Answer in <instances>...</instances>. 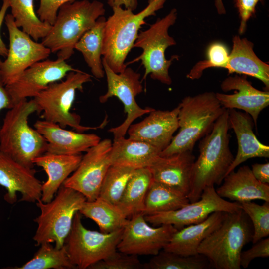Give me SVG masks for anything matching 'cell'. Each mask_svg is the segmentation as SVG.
<instances>
[{
	"instance_id": "cell-2",
	"label": "cell",
	"mask_w": 269,
	"mask_h": 269,
	"mask_svg": "<svg viewBox=\"0 0 269 269\" xmlns=\"http://www.w3.org/2000/svg\"><path fill=\"white\" fill-rule=\"evenodd\" d=\"M37 112L33 99L22 100L9 109L0 128V151L29 168L47 148L44 137L28 124L29 117Z\"/></svg>"
},
{
	"instance_id": "cell-26",
	"label": "cell",
	"mask_w": 269,
	"mask_h": 269,
	"mask_svg": "<svg viewBox=\"0 0 269 269\" xmlns=\"http://www.w3.org/2000/svg\"><path fill=\"white\" fill-rule=\"evenodd\" d=\"M232 41V49L224 68L229 74L235 73L254 77L260 80L268 90L269 65L256 55L253 43L238 35L233 38Z\"/></svg>"
},
{
	"instance_id": "cell-32",
	"label": "cell",
	"mask_w": 269,
	"mask_h": 269,
	"mask_svg": "<svg viewBox=\"0 0 269 269\" xmlns=\"http://www.w3.org/2000/svg\"><path fill=\"white\" fill-rule=\"evenodd\" d=\"M34 0H10V7L16 25L37 41L50 32L52 25L40 19L34 11Z\"/></svg>"
},
{
	"instance_id": "cell-23",
	"label": "cell",
	"mask_w": 269,
	"mask_h": 269,
	"mask_svg": "<svg viewBox=\"0 0 269 269\" xmlns=\"http://www.w3.org/2000/svg\"><path fill=\"white\" fill-rule=\"evenodd\" d=\"M229 110V127L233 130L237 140L238 151L227 174L247 160L254 157H269V146L261 142L253 131L250 116L234 109Z\"/></svg>"
},
{
	"instance_id": "cell-15",
	"label": "cell",
	"mask_w": 269,
	"mask_h": 269,
	"mask_svg": "<svg viewBox=\"0 0 269 269\" xmlns=\"http://www.w3.org/2000/svg\"><path fill=\"white\" fill-rule=\"evenodd\" d=\"M241 209L237 202H231L218 195L214 186L206 187L199 200L175 210L144 216L146 221L154 226L173 225L178 230L199 223L215 212L232 213Z\"/></svg>"
},
{
	"instance_id": "cell-3",
	"label": "cell",
	"mask_w": 269,
	"mask_h": 269,
	"mask_svg": "<svg viewBox=\"0 0 269 269\" xmlns=\"http://www.w3.org/2000/svg\"><path fill=\"white\" fill-rule=\"evenodd\" d=\"M166 0H149L148 4L137 13L121 6L112 7L113 14L106 19L102 55L110 68L119 73L127 67L125 60L133 48L146 18L155 15Z\"/></svg>"
},
{
	"instance_id": "cell-6",
	"label": "cell",
	"mask_w": 269,
	"mask_h": 269,
	"mask_svg": "<svg viewBox=\"0 0 269 269\" xmlns=\"http://www.w3.org/2000/svg\"><path fill=\"white\" fill-rule=\"evenodd\" d=\"M250 221L242 209L227 213L221 225L201 243L198 253L216 269H240L242 249L252 239Z\"/></svg>"
},
{
	"instance_id": "cell-14",
	"label": "cell",
	"mask_w": 269,
	"mask_h": 269,
	"mask_svg": "<svg viewBox=\"0 0 269 269\" xmlns=\"http://www.w3.org/2000/svg\"><path fill=\"white\" fill-rule=\"evenodd\" d=\"M112 142L104 139L90 148L82 156L77 169L63 185L78 191L87 201L96 199L107 173L111 165L110 154Z\"/></svg>"
},
{
	"instance_id": "cell-46",
	"label": "cell",
	"mask_w": 269,
	"mask_h": 269,
	"mask_svg": "<svg viewBox=\"0 0 269 269\" xmlns=\"http://www.w3.org/2000/svg\"><path fill=\"white\" fill-rule=\"evenodd\" d=\"M215 5L217 11L219 14H224L226 13V10L222 0H215Z\"/></svg>"
},
{
	"instance_id": "cell-35",
	"label": "cell",
	"mask_w": 269,
	"mask_h": 269,
	"mask_svg": "<svg viewBox=\"0 0 269 269\" xmlns=\"http://www.w3.org/2000/svg\"><path fill=\"white\" fill-rule=\"evenodd\" d=\"M134 170L126 166L111 165L104 179L98 197L117 205Z\"/></svg>"
},
{
	"instance_id": "cell-19",
	"label": "cell",
	"mask_w": 269,
	"mask_h": 269,
	"mask_svg": "<svg viewBox=\"0 0 269 269\" xmlns=\"http://www.w3.org/2000/svg\"><path fill=\"white\" fill-rule=\"evenodd\" d=\"M179 109L178 105L170 111L154 109L142 121L130 126L129 137L147 142L162 151L169 145L179 128Z\"/></svg>"
},
{
	"instance_id": "cell-16",
	"label": "cell",
	"mask_w": 269,
	"mask_h": 269,
	"mask_svg": "<svg viewBox=\"0 0 269 269\" xmlns=\"http://www.w3.org/2000/svg\"><path fill=\"white\" fill-rule=\"evenodd\" d=\"M79 70L60 58L42 60L26 69L6 87L14 105L22 100L34 98L49 84L61 81L71 71Z\"/></svg>"
},
{
	"instance_id": "cell-24",
	"label": "cell",
	"mask_w": 269,
	"mask_h": 269,
	"mask_svg": "<svg viewBox=\"0 0 269 269\" xmlns=\"http://www.w3.org/2000/svg\"><path fill=\"white\" fill-rule=\"evenodd\" d=\"M82 155H66L45 152L33 160L34 165L41 167L47 175V181L42 183L41 200L50 201L66 179L78 167Z\"/></svg>"
},
{
	"instance_id": "cell-20",
	"label": "cell",
	"mask_w": 269,
	"mask_h": 269,
	"mask_svg": "<svg viewBox=\"0 0 269 269\" xmlns=\"http://www.w3.org/2000/svg\"><path fill=\"white\" fill-rule=\"evenodd\" d=\"M34 127L47 142L46 152L79 154L87 151L101 140L100 137L95 134L67 130L58 124L45 120H37Z\"/></svg>"
},
{
	"instance_id": "cell-38",
	"label": "cell",
	"mask_w": 269,
	"mask_h": 269,
	"mask_svg": "<svg viewBox=\"0 0 269 269\" xmlns=\"http://www.w3.org/2000/svg\"><path fill=\"white\" fill-rule=\"evenodd\" d=\"M143 268L138 256L122 253L117 250L105 259L91 265L89 269H139Z\"/></svg>"
},
{
	"instance_id": "cell-34",
	"label": "cell",
	"mask_w": 269,
	"mask_h": 269,
	"mask_svg": "<svg viewBox=\"0 0 269 269\" xmlns=\"http://www.w3.org/2000/svg\"><path fill=\"white\" fill-rule=\"evenodd\" d=\"M33 257L15 269H76L71 264L64 246L57 248L51 243H44Z\"/></svg>"
},
{
	"instance_id": "cell-8",
	"label": "cell",
	"mask_w": 269,
	"mask_h": 269,
	"mask_svg": "<svg viewBox=\"0 0 269 269\" xmlns=\"http://www.w3.org/2000/svg\"><path fill=\"white\" fill-rule=\"evenodd\" d=\"M91 77L81 70L71 71L64 80L49 84L33 98L37 112H42V117L46 121L58 124L64 128L69 126L79 132L102 128L104 122L98 127L81 125L80 116L71 112L76 91H82L83 85L91 81Z\"/></svg>"
},
{
	"instance_id": "cell-5",
	"label": "cell",
	"mask_w": 269,
	"mask_h": 269,
	"mask_svg": "<svg viewBox=\"0 0 269 269\" xmlns=\"http://www.w3.org/2000/svg\"><path fill=\"white\" fill-rule=\"evenodd\" d=\"M179 105V131L161 152V156L192 151L196 142L211 130L225 109L213 92L186 96Z\"/></svg>"
},
{
	"instance_id": "cell-29",
	"label": "cell",
	"mask_w": 269,
	"mask_h": 269,
	"mask_svg": "<svg viewBox=\"0 0 269 269\" xmlns=\"http://www.w3.org/2000/svg\"><path fill=\"white\" fill-rule=\"evenodd\" d=\"M106 20L103 16L99 17L95 25L82 36L74 47V49L82 53L92 75L97 79L105 76L101 56Z\"/></svg>"
},
{
	"instance_id": "cell-21",
	"label": "cell",
	"mask_w": 269,
	"mask_h": 269,
	"mask_svg": "<svg viewBox=\"0 0 269 269\" xmlns=\"http://www.w3.org/2000/svg\"><path fill=\"white\" fill-rule=\"evenodd\" d=\"M192 151L158 156L148 167L153 180L174 188L188 197L195 160Z\"/></svg>"
},
{
	"instance_id": "cell-42",
	"label": "cell",
	"mask_w": 269,
	"mask_h": 269,
	"mask_svg": "<svg viewBox=\"0 0 269 269\" xmlns=\"http://www.w3.org/2000/svg\"><path fill=\"white\" fill-rule=\"evenodd\" d=\"M252 173L255 178L264 184L269 183V163H255L252 165Z\"/></svg>"
},
{
	"instance_id": "cell-17",
	"label": "cell",
	"mask_w": 269,
	"mask_h": 269,
	"mask_svg": "<svg viewBox=\"0 0 269 269\" xmlns=\"http://www.w3.org/2000/svg\"><path fill=\"white\" fill-rule=\"evenodd\" d=\"M35 170L24 166L0 151V185L6 190L4 200L12 204L17 201L36 202L41 199V182L35 176Z\"/></svg>"
},
{
	"instance_id": "cell-25",
	"label": "cell",
	"mask_w": 269,
	"mask_h": 269,
	"mask_svg": "<svg viewBox=\"0 0 269 269\" xmlns=\"http://www.w3.org/2000/svg\"><path fill=\"white\" fill-rule=\"evenodd\" d=\"M227 213L213 212L201 222L178 230L163 250L183 256L198 254L201 243L221 225Z\"/></svg>"
},
{
	"instance_id": "cell-1",
	"label": "cell",
	"mask_w": 269,
	"mask_h": 269,
	"mask_svg": "<svg viewBox=\"0 0 269 269\" xmlns=\"http://www.w3.org/2000/svg\"><path fill=\"white\" fill-rule=\"evenodd\" d=\"M228 117L229 110L225 109L199 143V154L194 163L188 195L190 203L199 200L206 187L220 185L234 160L229 147Z\"/></svg>"
},
{
	"instance_id": "cell-30",
	"label": "cell",
	"mask_w": 269,
	"mask_h": 269,
	"mask_svg": "<svg viewBox=\"0 0 269 269\" xmlns=\"http://www.w3.org/2000/svg\"><path fill=\"white\" fill-rule=\"evenodd\" d=\"M79 212L93 220L104 233L123 229L129 220L117 205L99 197L92 201L86 200Z\"/></svg>"
},
{
	"instance_id": "cell-12",
	"label": "cell",
	"mask_w": 269,
	"mask_h": 269,
	"mask_svg": "<svg viewBox=\"0 0 269 269\" xmlns=\"http://www.w3.org/2000/svg\"><path fill=\"white\" fill-rule=\"evenodd\" d=\"M4 21L9 33V46L5 60L0 59V70L7 85L14 82L33 64L47 59L51 52L20 30L11 14L6 15Z\"/></svg>"
},
{
	"instance_id": "cell-43",
	"label": "cell",
	"mask_w": 269,
	"mask_h": 269,
	"mask_svg": "<svg viewBox=\"0 0 269 269\" xmlns=\"http://www.w3.org/2000/svg\"><path fill=\"white\" fill-rule=\"evenodd\" d=\"M14 106L10 94L5 85L0 70V112L4 109H10Z\"/></svg>"
},
{
	"instance_id": "cell-13",
	"label": "cell",
	"mask_w": 269,
	"mask_h": 269,
	"mask_svg": "<svg viewBox=\"0 0 269 269\" xmlns=\"http://www.w3.org/2000/svg\"><path fill=\"white\" fill-rule=\"evenodd\" d=\"M177 230L170 224L152 227L142 213H137L131 217L124 227L117 250L136 256H154L164 249Z\"/></svg>"
},
{
	"instance_id": "cell-39",
	"label": "cell",
	"mask_w": 269,
	"mask_h": 269,
	"mask_svg": "<svg viewBox=\"0 0 269 269\" xmlns=\"http://www.w3.org/2000/svg\"><path fill=\"white\" fill-rule=\"evenodd\" d=\"M269 256V238L262 239L254 244L249 249L243 251L240 254V266L247 268L251 262L258 257L267 258Z\"/></svg>"
},
{
	"instance_id": "cell-7",
	"label": "cell",
	"mask_w": 269,
	"mask_h": 269,
	"mask_svg": "<svg viewBox=\"0 0 269 269\" xmlns=\"http://www.w3.org/2000/svg\"><path fill=\"white\" fill-rule=\"evenodd\" d=\"M86 200L81 193L63 184L50 201L38 200L40 213L34 220L37 224L33 237L36 245L54 243L57 248L63 247L74 216Z\"/></svg>"
},
{
	"instance_id": "cell-36",
	"label": "cell",
	"mask_w": 269,
	"mask_h": 269,
	"mask_svg": "<svg viewBox=\"0 0 269 269\" xmlns=\"http://www.w3.org/2000/svg\"><path fill=\"white\" fill-rule=\"evenodd\" d=\"M252 223L253 244L269 235V202L259 205L251 201L240 203Z\"/></svg>"
},
{
	"instance_id": "cell-28",
	"label": "cell",
	"mask_w": 269,
	"mask_h": 269,
	"mask_svg": "<svg viewBox=\"0 0 269 269\" xmlns=\"http://www.w3.org/2000/svg\"><path fill=\"white\" fill-rule=\"evenodd\" d=\"M152 181V174L148 167L134 170L117 205L127 218L143 213L146 194Z\"/></svg>"
},
{
	"instance_id": "cell-44",
	"label": "cell",
	"mask_w": 269,
	"mask_h": 269,
	"mask_svg": "<svg viewBox=\"0 0 269 269\" xmlns=\"http://www.w3.org/2000/svg\"><path fill=\"white\" fill-rule=\"evenodd\" d=\"M10 7V0H2V4L0 9V30L2 24L4 21L6 12ZM8 52V48L1 39L0 35V56L6 57Z\"/></svg>"
},
{
	"instance_id": "cell-9",
	"label": "cell",
	"mask_w": 269,
	"mask_h": 269,
	"mask_svg": "<svg viewBox=\"0 0 269 269\" xmlns=\"http://www.w3.org/2000/svg\"><path fill=\"white\" fill-rule=\"evenodd\" d=\"M177 17V10L173 8L165 17L158 19L148 29L138 33L133 48H141L142 52L129 64L141 61L145 68L142 80L150 74L151 78L163 84L172 83L169 69L173 60L178 57L174 55L167 60L165 52L167 48L176 44L174 38L169 35L168 30L175 23Z\"/></svg>"
},
{
	"instance_id": "cell-45",
	"label": "cell",
	"mask_w": 269,
	"mask_h": 269,
	"mask_svg": "<svg viewBox=\"0 0 269 269\" xmlns=\"http://www.w3.org/2000/svg\"><path fill=\"white\" fill-rule=\"evenodd\" d=\"M108 4L112 8L115 6H124L126 9L132 11L136 9L138 5L137 0H107Z\"/></svg>"
},
{
	"instance_id": "cell-40",
	"label": "cell",
	"mask_w": 269,
	"mask_h": 269,
	"mask_svg": "<svg viewBox=\"0 0 269 269\" xmlns=\"http://www.w3.org/2000/svg\"><path fill=\"white\" fill-rule=\"evenodd\" d=\"M75 0H40L37 14L41 20L53 25L60 6L64 3Z\"/></svg>"
},
{
	"instance_id": "cell-10",
	"label": "cell",
	"mask_w": 269,
	"mask_h": 269,
	"mask_svg": "<svg viewBox=\"0 0 269 269\" xmlns=\"http://www.w3.org/2000/svg\"><path fill=\"white\" fill-rule=\"evenodd\" d=\"M123 229L110 233L89 230L76 212L64 245L70 262L76 269H86L107 257L117 250Z\"/></svg>"
},
{
	"instance_id": "cell-11",
	"label": "cell",
	"mask_w": 269,
	"mask_h": 269,
	"mask_svg": "<svg viewBox=\"0 0 269 269\" xmlns=\"http://www.w3.org/2000/svg\"><path fill=\"white\" fill-rule=\"evenodd\" d=\"M102 65L107 78V91L99 97L101 103H105L109 98L117 97L123 103L124 112L127 114L126 119L119 126L109 130L114 135V139L124 137L130 126L137 118L149 114L154 109L141 108L135 100L136 96L143 91L140 80V74L131 68L117 73L113 71L106 62L102 59Z\"/></svg>"
},
{
	"instance_id": "cell-22",
	"label": "cell",
	"mask_w": 269,
	"mask_h": 269,
	"mask_svg": "<svg viewBox=\"0 0 269 269\" xmlns=\"http://www.w3.org/2000/svg\"><path fill=\"white\" fill-rule=\"evenodd\" d=\"M222 182L216 191L223 198L239 203L254 200L269 202V184L257 180L248 166L244 165L236 171H231Z\"/></svg>"
},
{
	"instance_id": "cell-41",
	"label": "cell",
	"mask_w": 269,
	"mask_h": 269,
	"mask_svg": "<svg viewBox=\"0 0 269 269\" xmlns=\"http://www.w3.org/2000/svg\"><path fill=\"white\" fill-rule=\"evenodd\" d=\"M240 19L239 33L242 34L245 31L249 19L255 14L256 7L262 0H233Z\"/></svg>"
},
{
	"instance_id": "cell-31",
	"label": "cell",
	"mask_w": 269,
	"mask_h": 269,
	"mask_svg": "<svg viewBox=\"0 0 269 269\" xmlns=\"http://www.w3.org/2000/svg\"><path fill=\"white\" fill-rule=\"evenodd\" d=\"M182 192L153 180L145 200L143 214L150 215L179 209L189 203Z\"/></svg>"
},
{
	"instance_id": "cell-4",
	"label": "cell",
	"mask_w": 269,
	"mask_h": 269,
	"mask_svg": "<svg viewBox=\"0 0 269 269\" xmlns=\"http://www.w3.org/2000/svg\"><path fill=\"white\" fill-rule=\"evenodd\" d=\"M105 9L97 0H75L67 2L59 9L56 19L41 43L57 58L66 60L74 53V47L82 36L104 16Z\"/></svg>"
},
{
	"instance_id": "cell-18",
	"label": "cell",
	"mask_w": 269,
	"mask_h": 269,
	"mask_svg": "<svg viewBox=\"0 0 269 269\" xmlns=\"http://www.w3.org/2000/svg\"><path fill=\"white\" fill-rule=\"evenodd\" d=\"M223 91L235 90L232 94L216 93L222 106L227 109H238L250 115L255 126L260 112L269 105V91L254 88L246 75H236L225 79L221 84Z\"/></svg>"
},
{
	"instance_id": "cell-37",
	"label": "cell",
	"mask_w": 269,
	"mask_h": 269,
	"mask_svg": "<svg viewBox=\"0 0 269 269\" xmlns=\"http://www.w3.org/2000/svg\"><path fill=\"white\" fill-rule=\"evenodd\" d=\"M206 60L197 62L187 75L191 80L199 79L204 70L209 68H224L229 57L226 46L219 42L211 44L206 52Z\"/></svg>"
},
{
	"instance_id": "cell-27",
	"label": "cell",
	"mask_w": 269,
	"mask_h": 269,
	"mask_svg": "<svg viewBox=\"0 0 269 269\" xmlns=\"http://www.w3.org/2000/svg\"><path fill=\"white\" fill-rule=\"evenodd\" d=\"M161 151L141 140L122 137L114 139L110 154L111 165L134 169L149 167Z\"/></svg>"
},
{
	"instance_id": "cell-33",
	"label": "cell",
	"mask_w": 269,
	"mask_h": 269,
	"mask_svg": "<svg viewBox=\"0 0 269 269\" xmlns=\"http://www.w3.org/2000/svg\"><path fill=\"white\" fill-rule=\"evenodd\" d=\"M210 267L208 259L202 254L183 256L164 250L143 264L145 269H206Z\"/></svg>"
}]
</instances>
